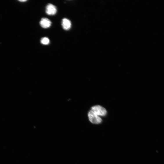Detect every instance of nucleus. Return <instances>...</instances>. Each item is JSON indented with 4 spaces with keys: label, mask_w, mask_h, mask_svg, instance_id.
Returning a JSON list of instances; mask_svg holds the SVG:
<instances>
[{
    "label": "nucleus",
    "mask_w": 164,
    "mask_h": 164,
    "mask_svg": "<svg viewBox=\"0 0 164 164\" xmlns=\"http://www.w3.org/2000/svg\"><path fill=\"white\" fill-rule=\"evenodd\" d=\"M91 110L99 116H106L107 113L106 109L100 105H96L92 107Z\"/></svg>",
    "instance_id": "obj_1"
},
{
    "label": "nucleus",
    "mask_w": 164,
    "mask_h": 164,
    "mask_svg": "<svg viewBox=\"0 0 164 164\" xmlns=\"http://www.w3.org/2000/svg\"><path fill=\"white\" fill-rule=\"evenodd\" d=\"M88 116L89 121L93 124H100L102 121V120L100 116L97 115L91 110L89 112Z\"/></svg>",
    "instance_id": "obj_2"
},
{
    "label": "nucleus",
    "mask_w": 164,
    "mask_h": 164,
    "mask_svg": "<svg viewBox=\"0 0 164 164\" xmlns=\"http://www.w3.org/2000/svg\"><path fill=\"white\" fill-rule=\"evenodd\" d=\"M46 12L49 15H54L57 12V9L54 5L49 4L46 8Z\"/></svg>",
    "instance_id": "obj_3"
},
{
    "label": "nucleus",
    "mask_w": 164,
    "mask_h": 164,
    "mask_svg": "<svg viewBox=\"0 0 164 164\" xmlns=\"http://www.w3.org/2000/svg\"><path fill=\"white\" fill-rule=\"evenodd\" d=\"M51 23L49 19L47 18H43L40 22V24L41 27L44 28H49Z\"/></svg>",
    "instance_id": "obj_4"
},
{
    "label": "nucleus",
    "mask_w": 164,
    "mask_h": 164,
    "mask_svg": "<svg viewBox=\"0 0 164 164\" xmlns=\"http://www.w3.org/2000/svg\"><path fill=\"white\" fill-rule=\"evenodd\" d=\"M71 23L69 19L64 18L62 19V25L63 28L66 30H69L71 27Z\"/></svg>",
    "instance_id": "obj_5"
},
{
    "label": "nucleus",
    "mask_w": 164,
    "mask_h": 164,
    "mask_svg": "<svg viewBox=\"0 0 164 164\" xmlns=\"http://www.w3.org/2000/svg\"><path fill=\"white\" fill-rule=\"evenodd\" d=\"M41 43L43 44L47 45L50 43L49 39L46 37H44L42 39Z\"/></svg>",
    "instance_id": "obj_6"
},
{
    "label": "nucleus",
    "mask_w": 164,
    "mask_h": 164,
    "mask_svg": "<svg viewBox=\"0 0 164 164\" xmlns=\"http://www.w3.org/2000/svg\"><path fill=\"white\" fill-rule=\"evenodd\" d=\"M19 1L21 2H25L27 1H25V0H24V1Z\"/></svg>",
    "instance_id": "obj_7"
}]
</instances>
